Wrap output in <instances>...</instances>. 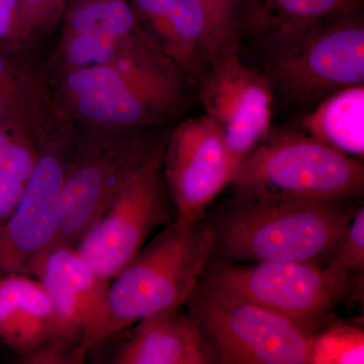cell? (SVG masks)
I'll return each mask as SVG.
<instances>
[{
	"mask_svg": "<svg viewBox=\"0 0 364 364\" xmlns=\"http://www.w3.org/2000/svg\"><path fill=\"white\" fill-rule=\"evenodd\" d=\"M0 341L23 358L59 343L51 299L32 275H0Z\"/></svg>",
	"mask_w": 364,
	"mask_h": 364,
	"instance_id": "cell-15",
	"label": "cell"
},
{
	"mask_svg": "<svg viewBox=\"0 0 364 364\" xmlns=\"http://www.w3.org/2000/svg\"><path fill=\"white\" fill-rule=\"evenodd\" d=\"M41 105L32 104L13 97L0 90V123L20 127L33 133L37 131L41 117Z\"/></svg>",
	"mask_w": 364,
	"mask_h": 364,
	"instance_id": "cell-27",
	"label": "cell"
},
{
	"mask_svg": "<svg viewBox=\"0 0 364 364\" xmlns=\"http://www.w3.org/2000/svg\"><path fill=\"white\" fill-rule=\"evenodd\" d=\"M363 360L364 333L360 326L335 322L316 332L311 363L355 364Z\"/></svg>",
	"mask_w": 364,
	"mask_h": 364,
	"instance_id": "cell-20",
	"label": "cell"
},
{
	"mask_svg": "<svg viewBox=\"0 0 364 364\" xmlns=\"http://www.w3.org/2000/svg\"><path fill=\"white\" fill-rule=\"evenodd\" d=\"M260 43L262 72L274 97L305 112L340 90L364 85L361 9L289 26Z\"/></svg>",
	"mask_w": 364,
	"mask_h": 364,
	"instance_id": "cell-2",
	"label": "cell"
},
{
	"mask_svg": "<svg viewBox=\"0 0 364 364\" xmlns=\"http://www.w3.org/2000/svg\"><path fill=\"white\" fill-rule=\"evenodd\" d=\"M165 143L163 139L136 167L76 245L93 269L109 282L141 250L150 235L176 213L163 177Z\"/></svg>",
	"mask_w": 364,
	"mask_h": 364,
	"instance_id": "cell-8",
	"label": "cell"
},
{
	"mask_svg": "<svg viewBox=\"0 0 364 364\" xmlns=\"http://www.w3.org/2000/svg\"><path fill=\"white\" fill-rule=\"evenodd\" d=\"M364 85L345 88L305 112L299 130L334 149L363 160Z\"/></svg>",
	"mask_w": 364,
	"mask_h": 364,
	"instance_id": "cell-17",
	"label": "cell"
},
{
	"mask_svg": "<svg viewBox=\"0 0 364 364\" xmlns=\"http://www.w3.org/2000/svg\"><path fill=\"white\" fill-rule=\"evenodd\" d=\"M40 153L33 145V133L0 123V176L26 182Z\"/></svg>",
	"mask_w": 364,
	"mask_h": 364,
	"instance_id": "cell-22",
	"label": "cell"
},
{
	"mask_svg": "<svg viewBox=\"0 0 364 364\" xmlns=\"http://www.w3.org/2000/svg\"><path fill=\"white\" fill-rule=\"evenodd\" d=\"M202 279L298 322L323 327L358 287L317 263L210 260Z\"/></svg>",
	"mask_w": 364,
	"mask_h": 364,
	"instance_id": "cell-7",
	"label": "cell"
},
{
	"mask_svg": "<svg viewBox=\"0 0 364 364\" xmlns=\"http://www.w3.org/2000/svg\"><path fill=\"white\" fill-rule=\"evenodd\" d=\"M143 32L130 37H102L97 35H63L59 46V61L64 73L85 68L109 64L117 56L123 46Z\"/></svg>",
	"mask_w": 364,
	"mask_h": 364,
	"instance_id": "cell-21",
	"label": "cell"
},
{
	"mask_svg": "<svg viewBox=\"0 0 364 364\" xmlns=\"http://www.w3.org/2000/svg\"><path fill=\"white\" fill-rule=\"evenodd\" d=\"M213 245L205 218L167 224L109 282L104 320L90 350L143 318L181 308L210 260Z\"/></svg>",
	"mask_w": 364,
	"mask_h": 364,
	"instance_id": "cell-3",
	"label": "cell"
},
{
	"mask_svg": "<svg viewBox=\"0 0 364 364\" xmlns=\"http://www.w3.org/2000/svg\"><path fill=\"white\" fill-rule=\"evenodd\" d=\"M160 51L198 82L214 58L212 25L202 0H129Z\"/></svg>",
	"mask_w": 364,
	"mask_h": 364,
	"instance_id": "cell-14",
	"label": "cell"
},
{
	"mask_svg": "<svg viewBox=\"0 0 364 364\" xmlns=\"http://www.w3.org/2000/svg\"><path fill=\"white\" fill-rule=\"evenodd\" d=\"M363 0H241L240 28L259 40L280 30L361 9Z\"/></svg>",
	"mask_w": 364,
	"mask_h": 364,
	"instance_id": "cell-18",
	"label": "cell"
},
{
	"mask_svg": "<svg viewBox=\"0 0 364 364\" xmlns=\"http://www.w3.org/2000/svg\"><path fill=\"white\" fill-rule=\"evenodd\" d=\"M196 83L205 114L221 131L235 171L272 130V85L262 71L242 62L239 46L218 54Z\"/></svg>",
	"mask_w": 364,
	"mask_h": 364,
	"instance_id": "cell-10",
	"label": "cell"
},
{
	"mask_svg": "<svg viewBox=\"0 0 364 364\" xmlns=\"http://www.w3.org/2000/svg\"><path fill=\"white\" fill-rule=\"evenodd\" d=\"M326 265L329 272L363 287L364 273V208L356 210Z\"/></svg>",
	"mask_w": 364,
	"mask_h": 364,
	"instance_id": "cell-23",
	"label": "cell"
},
{
	"mask_svg": "<svg viewBox=\"0 0 364 364\" xmlns=\"http://www.w3.org/2000/svg\"><path fill=\"white\" fill-rule=\"evenodd\" d=\"M233 196L294 202L345 203L363 195V160L301 130H270L235 169Z\"/></svg>",
	"mask_w": 364,
	"mask_h": 364,
	"instance_id": "cell-4",
	"label": "cell"
},
{
	"mask_svg": "<svg viewBox=\"0 0 364 364\" xmlns=\"http://www.w3.org/2000/svg\"><path fill=\"white\" fill-rule=\"evenodd\" d=\"M32 36L18 0H0V47L23 50Z\"/></svg>",
	"mask_w": 364,
	"mask_h": 364,
	"instance_id": "cell-25",
	"label": "cell"
},
{
	"mask_svg": "<svg viewBox=\"0 0 364 364\" xmlns=\"http://www.w3.org/2000/svg\"><path fill=\"white\" fill-rule=\"evenodd\" d=\"M63 35L126 38L142 31L129 0H67Z\"/></svg>",
	"mask_w": 364,
	"mask_h": 364,
	"instance_id": "cell-19",
	"label": "cell"
},
{
	"mask_svg": "<svg viewBox=\"0 0 364 364\" xmlns=\"http://www.w3.org/2000/svg\"><path fill=\"white\" fill-rule=\"evenodd\" d=\"M33 33L50 32L63 18L67 0H18Z\"/></svg>",
	"mask_w": 364,
	"mask_h": 364,
	"instance_id": "cell-26",
	"label": "cell"
},
{
	"mask_svg": "<svg viewBox=\"0 0 364 364\" xmlns=\"http://www.w3.org/2000/svg\"><path fill=\"white\" fill-rule=\"evenodd\" d=\"M31 275L51 299L58 342H76L81 359L104 320L109 280L104 279L75 247L55 246L36 261Z\"/></svg>",
	"mask_w": 364,
	"mask_h": 364,
	"instance_id": "cell-13",
	"label": "cell"
},
{
	"mask_svg": "<svg viewBox=\"0 0 364 364\" xmlns=\"http://www.w3.org/2000/svg\"><path fill=\"white\" fill-rule=\"evenodd\" d=\"M212 25L214 57L239 46L241 0H202Z\"/></svg>",
	"mask_w": 364,
	"mask_h": 364,
	"instance_id": "cell-24",
	"label": "cell"
},
{
	"mask_svg": "<svg viewBox=\"0 0 364 364\" xmlns=\"http://www.w3.org/2000/svg\"><path fill=\"white\" fill-rule=\"evenodd\" d=\"M214 363L311 364L320 328L284 317L200 277L186 303Z\"/></svg>",
	"mask_w": 364,
	"mask_h": 364,
	"instance_id": "cell-6",
	"label": "cell"
},
{
	"mask_svg": "<svg viewBox=\"0 0 364 364\" xmlns=\"http://www.w3.org/2000/svg\"><path fill=\"white\" fill-rule=\"evenodd\" d=\"M161 142L142 134H121L97 141L66 162L58 233L52 247H76L127 179Z\"/></svg>",
	"mask_w": 364,
	"mask_h": 364,
	"instance_id": "cell-9",
	"label": "cell"
},
{
	"mask_svg": "<svg viewBox=\"0 0 364 364\" xmlns=\"http://www.w3.org/2000/svg\"><path fill=\"white\" fill-rule=\"evenodd\" d=\"M59 146L50 142L41 151L13 213L0 231V275H31L36 261L54 245L66 167Z\"/></svg>",
	"mask_w": 364,
	"mask_h": 364,
	"instance_id": "cell-12",
	"label": "cell"
},
{
	"mask_svg": "<svg viewBox=\"0 0 364 364\" xmlns=\"http://www.w3.org/2000/svg\"><path fill=\"white\" fill-rule=\"evenodd\" d=\"M66 109L95 126L131 131L159 123L184 102L188 77L176 66L135 53H119L105 65L64 74Z\"/></svg>",
	"mask_w": 364,
	"mask_h": 364,
	"instance_id": "cell-5",
	"label": "cell"
},
{
	"mask_svg": "<svg viewBox=\"0 0 364 364\" xmlns=\"http://www.w3.org/2000/svg\"><path fill=\"white\" fill-rule=\"evenodd\" d=\"M181 308L155 314L136 323L117 352V364L214 363L200 327Z\"/></svg>",
	"mask_w": 364,
	"mask_h": 364,
	"instance_id": "cell-16",
	"label": "cell"
},
{
	"mask_svg": "<svg viewBox=\"0 0 364 364\" xmlns=\"http://www.w3.org/2000/svg\"><path fill=\"white\" fill-rule=\"evenodd\" d=\"M360 205L262 200L233 196L205 217L210 260L328 262Z\"/></svg>",
	"mask_w": 364,
	"mask_h": 364,
	"instance_id": "cell-1",
	"label": "cell"
},
{
	"mask_svg": "<svg viewBox=\"0 0 364 364\" xmlns=\"http://www.w3.org/2000/svg\"><path fill=\"white\" fill-rule=\"evenodd\" d=\"M162 171L176 221L203 220L234 173L217 124L205 114L182 122L166 139Z\"/></svg>",
	"mask_w": 364,
	"mask_h": 364,
	"instance_id": "cell-11",
	"label": "cell"
}]
</instances>
